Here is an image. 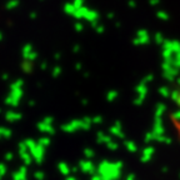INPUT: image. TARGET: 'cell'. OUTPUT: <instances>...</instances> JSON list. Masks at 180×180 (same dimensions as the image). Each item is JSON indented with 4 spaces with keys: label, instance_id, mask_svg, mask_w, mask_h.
<instances>
[{
    "label": "cell",
    "instance_id": "obj_1",
    "mask_svg": "<svg viewBox=\"0 0 180 180\" xmlns=\"http://www.w3.org/2000/svg\"><path fill=\"white\" fill-rule=\"evenodd\" d=\"M173 99H174V103L176 104V106L180 109V76L178 79V83H176V86H175V90H174Z\"/></svg>",
    "mask_w": 180,
    "mask_h": 180
}]
</instances>
